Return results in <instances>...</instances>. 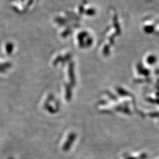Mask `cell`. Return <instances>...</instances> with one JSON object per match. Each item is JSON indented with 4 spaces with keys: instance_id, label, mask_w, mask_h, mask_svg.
<instances>
[]
</instances>
